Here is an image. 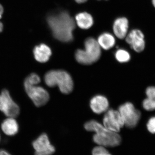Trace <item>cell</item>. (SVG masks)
I'll use <instances>...</instances> for the list:
<instances>
[{"instance_id":"277c9868","label":"cell","mask_w":155,"mask_h":155,"mask_svg":"<svg viewBox=\"0 0 155 155\" xmlns=\"http://www.w3.org/2000/svg\"><path fill=\"white\" fill-rule=\"evenodd\" d=\"M85 50L78 49L75 53L76 61L83 65H91L97 62L101 56V49L97 41L92 38L87 39L84 42Z\"/></svg>"},{"instance_id":"7a4b0ae2","label":"cell","mask_w":155,"mask_h":155,"mask_svg":"<svg viewBox=\"0 0 155 155\" xmlns=\"http://www.w3.org/2000/svg\"><path fill=\"white\" fill-rule=\"evenodd\" d=\"M84 127L87 131L95 132L94 141L101 146L115 147L121 143L122 139L118 133L108 130L95 120L87 122Z\"/></svg>"},{"instance_id":"9a60e30c","label":"cell","mask_w":155,"mask_h":155,"mask_svg":"<svg viewBox=\"0 0 155 155\" xmlns=\"http://www.w3.org/2000/svg\"><path fill=\"white\" fill-rule=\"evenodd\" d=\"M147 98L143 102V107L148 111L155 110V87H149L146 91Z\"/></svg>"},{"instance_id":"603a6c76","label":"cell","mask_w":155,"mask_h":155,"mask_svg":"<svg viewBox=\"0 0 155 155\" xmlns=\"http://www.w3.org/2000/svg\"><path fill=\"white\" fill-rule=\"evenodd\" d=\"M0 155H11L8 153V152L6 151V150H0Z\"/></svg>"},{"instance_id":"30bf717a","label":"cell","mask_w":155,"mask_h":155,"mask_svg":"<svg viewBox=\"0 0 155 155\" xmlns=\"http://www.w3.org/2000/svg\"><path fill=\"white\" fill-rule=\"evenodd\" d=\"M35 155H51L55 151V147L51 144L48 135L42 134L32 143Z\"/></svg>"},{"instance_id":"2e32d148","label":"cell","mask_w":155,"mask_h":155,"mask_svg":"<svg viewBox=\"0 0 155 155\" xmlns=\"http://www.w3.org/2000/svg\"><path fill=\"white\" fill-rule=\"evenodd\" d=\"M75 19L78 27L82 29H88L93 25L92 17L90 14L86 12L78 14L75 17Z\"/></svg>"},{"instance_id":"9c48e42d","label":"cell","mask_w":155,"mask_h":155,"mask_svg":"<svg viewBox=\"0 0 155 155\" xmlns=\"http://www.w3.org/2000/svg\"><path fill=\"white\" fill-rule=\"evenodd\" d=\"M126 43L137 53H141L145 48L144 35L142 31L137 28L130 31L126 36Z\"/></svg>"},{"instance_id":"5bb4252c","label":"cell","mask_w":155,"mask_h":155,"mask_svg":"<svg viewBox=\"0 0 155 155\" xmlns=\"http://www.w3.org/2000/svg\"><path fill=\"white\" fill-rule=\"evenodd\" d=\"M3 132L6 135L13 136L18 132L19 126L18 123L14 118L9 117L4 120L1 125Z\"/></svg>"},{"instance_id":"7402d4cb","label":"cell","mask_w":155,"mask_h":155,"mask_svg":"<svg viewBox=\"0 0 155 155\" xmlns=\"http://www.w3.org/2000/svg\"><path fill=\"white\" fill-rule=\"evenodd\" d=\"M4 12V9L2 6L0 5V19L2 18V15ZM3 29V23L2 22H0V32H2V31Z\"/></svg>"},{"instance_id":"d6986e66","label":"cell","mask_w":155,"mask_h":155,"mask_svg":"<svg viewBox=\"0 0 155 155\" xmlns=\"http://www.w3.org/2000/svg\"><path fill=\"white\" fill-rule=\"evenodd\" d=\"M92 155H112L103 146L96 147L92 150Z\"/></svg>"},{"instance_id":"cb8c5ba5","label":"cell","mask_w":155,"mask_h":155,"mask_svg":"<svg viewBox=\"0 0 155 155\" xmlns=\"http://www.w3.org/2000/svg\"><path fill=\"white\" fill-rule=\"evenodd\" d=\"M75 2L79 4L85 2L87 0H75Z\"/></svg>"},{"instance_id":"44dd1931","label":"cell","mask_w":155,"mask_h":155,"mask_svg":"<svg viewBox=\"0 0 155 155\" xmlns=\"http://www.w3.org/2000/svg\"><path fill=\"white\" fill-rule=\"evenodd\" d=\"M147 128L151 133L155 134V117H153L149 120L147 123Z\"/></svg>"},{"instance_id":"d4e9b609","label":"cell","mask_w":155,"mask_h":155,"mask_svg":"<svg viewBox=\"0 0 155 155\" xmlns=\"http://www.w3.org/2000/svg\"><path fill=\"white\" fill-rule=\"evenodd\" d=\"M152 3L153 5L155 8V0H152Z\"/></svg>"},{"instance_id":"52a82bcc","label":"cell","mask_w":155,"mask_h":155,"mask_svg":"<svg viewBox=\"0 0 155 155\" xmlns=\"http://www.w3.org/2000/svg\"><path fill=\"white\" fill-rule=\"evenodd\" d=\"M0 110L11 118L17 117L19 114V106L12 99L7 90H3L0 94Z\"/></svg>"},{"instance_id":"3957f363","label":"cell","mask_w":155,"mask_h":155,"mask_svg":"<svg viewBox=\"0 0 155 155\" xmlns=\"http://www.w3.org/2000/svg\"><path fill=\"white\" fill-rule=\"evenodd\" d=\"M46 84L50 87L58 86L60 91L64 94H69L73 90V81L69 73L62 70L48 71L45 76Z\"/></svg>"},{"instance_id":"ffe728a7","label":"cell","mask_w":155,"mask_h":155,"mask_svg":"<svg viewBox=\"0 0 155 155\" xmlns=\"http://www.w3.org/2000/svg\"><path fill=\"white\" fill-rule=\"evenodd\" d=\"M25 81L29 83L38 84L40 82L41 79L38 75L35 73H32L27 76Z\"/></svg>"},{"instance_id":"8fae6325","label":"cell","mask_w":155,"mask_h":155,"mask_svg":"<svg viewBox=\"0 0 155 155\" xmlns=\"http://www.w3.org/2000/svg\"><path fill=\"white\" fill-rule=\"evenodd\" d=\"M109 103L105 97L101 95L95 96L90 101L91 108L95 114H100L107 110Z\"/></svg>"},{"instance_id":"e0dca14e","label":"cell","mask_w":155,"mask_h":155,"mask_svg":"<svg viewBox=\"0 0 155 155\" xmlns=\"http://www.w3.org/2000/svg\"><path fill=\"white\" fill-rule=\"evenodd\" d=\"M97 42L100 47L104 49L107 50L114 46L115 39L110 34L105 33L99 37Z\"/></svg>"},{"instance_id":"6da1fadb","label":"cell","mask_w":155,"mask_h":155,"mask_svg":"<svg viewBox=\"0 0 155 155\" xmlns=\"http://www.w3.org/2000/svg\"><path fill=\"white\" fill-rule=\"evenodd\" d=\"M47 22L56 39L64 42L73 40L72 31L75 27V22L68 12L61 11L49 15Z\"/></svg>"},{"instance_id":"4fadbf2b","label":"cell","mask_w":155,"mask_h":155,"mask_svg":"<svg viewBox=\"0 0 155 155\" xmlns=\"http://www.w3.org/2000/svg\"><path fill=\"white\" fill-rule=\"evenodd\" d=\"M34 55L35 60L40 63H46L49 60L52 52L50 48L45 44H41L35 48Z\"/></svg>"},{"instance_id":"ba28073f","label":"cell","mask_w":155,"mask_h":155,"mask_svg":"<svg viewBox=\"0 0 155 155\" xmlns=\"http://www.w3.org/2000/svg\"><path fill=\"white\" fill-rule=\"evenodd\" d=\"M104 126L108 130L118 133L125 125V122L119 111L107 110L103 119Z\"/></svg>"},{"instance_id":"5b68a950","label":"cell","mask_w":155,"mask_h":155,"mask_svg":"<svg viewBox=\"0 0 155 155\" xmlns=\"http://www.w3.org/2000/svg\"><path fill=\"white\" fill-rule=\"evenodd\" d=\"M24 85L25 92L36 107L45 105L48 101L49 94L43 87L25 81Z\"/></svg>"},{"instance_id":"7c38bea8","label":"cell","mask_w":155,"mask_h":155,"mask_svg":"<svg viewBox=\"0 0 155 155\" xmlns=\"http://www.w3.org/2000/svg\"><path fill=\"white\" fill-rule=\"evenodd\" d=\"M129 28V22L125 17H121L116 19L114 23V31L115 35L119 39L126 37Z\"/></svg>"},{"instance_id":"8992f818","label":"cell","mask_w":155,"mask_h":155,"mask_svg":"<svg viewBox=\"0 0 155 155\" xmlns=\"http://www.w3.org/2000/svg\"><path fill=\"white\" fill-rule=\"evenodd\" d=\"M118 111L126 127L132 128L137 126L141 117V113L132 103L127 102L122 104L119 107Z\"/></svg>"},{"instance_id":"484cf974","label":"cell","mask_w":155,"mask_h":155,"mask_svg":"<svg viewBox=\"0 0 155 155\" xmlns=\"http://www.w3.org/2000/svg\"><path fill=\"white\" fill-rule=\"evenodd\" d=\"M0 140H1V136H0Z\"/></svg>"},{"instance_id":"ac0fdd59","label":"cell","mask_w":155,"mask_h":155,"mask_svg":"<svg viewBox=\"0 0 155 155\" xmlns=\"http://www.w3.org/2000/svg\"><path fill=\"white\" fill-rule=\"evenodd\" d=\"M115 57L118 62L121 63H126L130 61V54L123 49H119L115 53Z\"/></svg>"}]
</instances>
